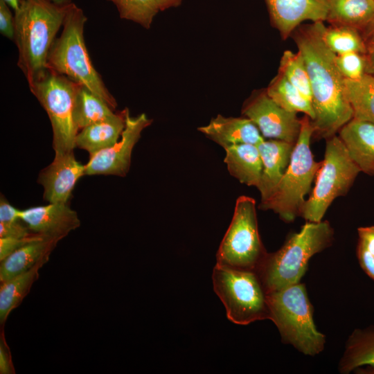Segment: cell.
I'll list each match as a JSON object with an SVG mask.
<instances>
[{"label":"cell","mask_w":374,"mask_h":374,"mask_svg":"<svg viewBox=\"0 0 374 374\" xmlns=\"http://www.w3.org/2000/svg\"><path fill=\"white\" fill-rule=\"evenodd\" d=\"M320 22L294 30V39L310 78L315 115L312 121L314 134L327 139L353 119V113L345 94L344 78L336 64V54L323 42Z\"/></svg>","instance_id":"cell-1"},{"label":"cell","mask_w":374,"mask_h":374,"mask_svg":"<svg viewBox=\"0 0 374 374\" xmlns=\"http://www.w3.org/2000/svg\"><path fill=\"white\" fill-rule=\"evenodd\" d=\"M68 6H59L50 0H22L15 11L17 65L29 86L48 69V55Z\"/></svg>","instance_id":"cell-2"},{"label":"cell","mask_w":374,"mask_h":374,"mask_svg":"<svg viewBox=\"0 0 374 374\" xmlns=\"http://www.w3.org/2000/svg\"><path fill=\"white\" fill-rule=\"evenodd\" d=\"M333 240L328 221H307L278 250L267 253L256 271L267 294L300 283L311 257L330 247Z\"/></svg>","instance_id":"cell-3"},{"label":"cell","mask_w":374,"mask_h":374,"mask_svg":"<svg viewBox=\"0 0 374 374\" xmlns=\"http://www.w3.org/2000/svg\"><path fill=\"white\" fill-rule=\"evenodd\" d=\"M87 19L73 3L69 4L61 35L56 38L47 58V69L64 75L103 99L112 109L114 97L94 68L84 43V28Z\"/></svg>","instance_id":"cell-4"},{"label":"cell","mask_w":374,"mask_h":374,"mask_svg":"<svg viewBox=\"0 0 374 374\" xmlns=\"http://www.w3.org/2000/svg\"><path fill=\"white\" fill-rule=\"evenodd\" d=\"M267 297L269 320L278 328L283 344L305 355L315 356L323 350L326 336L314 324V308L304 284L269 292Z\"/></svg>","instance_id":"cell-5"},{"label":"cell","mask_w":374,"mask_h":374,"mask_svg":"<svg viewBox=\"0 0 374 374\" xmlns=\"http://www.w3.org/2000/svg\"><path fill=\"white\" fill-rule=\"evenodd\" d=\"M314 133L312 120L305 115L301 119L299 138L282 179L273 195L258 206L261 210L273 211L287 223L300 216L305 197L322 163L314 161L311 151L310 140Z\"/></svg>","instance_id":"cell-6"},{"label":"cell","mask_w":374,"mask_h":374,"mask_svg":"<svg viewBox=\"0 0 374 374\" xmlns=\"http://www.w3.org/2000/svg\"><path fill=\"white\" fill-rule=\"evenodd\" d=\"M212 280L230 321L244 326L269 319L267 292L256 271L216 263Z\"/></svg>","instance_id":"cell-7"},{"label":"cell","mask_w":374,"mask_h":374,"mask_svg":"<svg viewBox=\"0 0 374 374\" xmlns=\"http://www.w3.org/2000/svg\"><path fill=\"white\" fill-rule=\"evenodd\" d=\"M360 172L339 136L327 139L314 187L305 201L300 216L308 222H321L334 199L348 193Z\"/></svg>","instance_id":"cell-8"},{"label":"cell","mask_w":374,"mask_h":374,"mask_svg":"<svg viewBox=\"0 0 374 374\" xmlns=\"http://www.w3.org/2000/svg\"><path fill=\"white\" fill-rule=\"evenodd\" d=\"M256 205L251 197H238L231 223L216 253V263L256 272L267 252L259 233Z\"/></svg>","instance_id":"cell-9"},{"label":"cell","mask_w":374,"mask_h":374,"mask_svg":"<svg viewBox=\"0 0 374 374\" xmlns=\"http://www.w3.org/2000/svg\"><path fill=\"white\" fill-rule=\"evenodd\" d=\"M78 84L68 77L47 69L29 86L46 112L53 131L55 153L73 151L78 131L73 121V106Z\"/></svg>","instance_id":"cell-10"},{"label":"cell","mask_w":374,"mask_h":374,"mask_svg":"<svg viewBox=\"0 0 374 374\" xmlns=\"http://www.w3.org/2000/svg\"><path fill=\"white\" fill-rule=\"evenodd\" d=\"M241 112L256 125L263 138L296 143L301 119L297 118L296 113L278 105L265 89L254 91L244 103Z\"/></svg>","instance_id":"cell-11"},{"label":"cell","mask_w":374,"mask_h":374,"mask_svg":"<svg viewBox=\"0 0 374 374\" xmlns=\"http://www.w3.org/2000/svg\"><path fill=\"white\" fill-rule=\"evenodd\" d=\"M153 120L143 113L132 117L127 114L125 127L118 141L113 146L89 157L85 175H105L125 177L131 166L132 153L143 130Z\"/></svg>","instance_id":"cell-12"},{"label":"cell","mask_w":374,"mask_h":374,"mask_svg":"<svg viewBox=\"0 0 374 374\" xmlns=\"http://www.w3.org/2000/svg\"><path fill=\"white\" fill-rule=\"evenodd\" d=\"M86 165L76 160L73 151L55 153L53 161L41 170L37 182L44 187L48 203H68L78 180L85 175Z\"/></svg>","instance_id":"cell-13"},{"label":"cell","mask_w":374,"mask_h":374,"mask_svg":"<svg viewBox=\"0 0 374 374\" xmlns=\"http://www.w3.org/2000/svg\"><path fill=\"white\" fill-rule=\"evenodd\" d=\"M19 217L33 233L59 241L80 226L76 211L68 203H49L20 210Z\"/></svg>","instance_id":"cell-14"},{"label":"cell","mask_w":374,"mask_h":374,"mask_svg":"<svg viewBox=\"0 0 374 374\" xmlns=\"http://www.w3.org/2000/svg\"><path fill=\"white\" fill-rule=\"evenodd\" d=\"M272 24L283 39L304 21L326 20L329 0H265Z\"/></svg>","instance_id":"cell-15"},{"label":"cell","mask_w":374,"mask_h":374,"mask_svg":"<svg viewBox=\"0 0 374 374\" xmlns=\"http://www.w3.org/2000/svg\"><path fill=\"white\" fill-rule=\"evenodd\" d=\"M197 130L224 150L238 144L257 145L264 138L256 125L246 117H225L217 114Z\"/></svg>","instance_id":"cell-16"},{"label":"cell","mask_w":374,"mask_h":374,"mask_svg":"<svg viewBox=\"0 0 374 374\" xmlns=\"http://www.w3.org/2000/svg\"><path fill=\"white\" fill-rule=\"evenodd\" d=\"M294 145L276 139H264L257 145L262 162L261 179L257 188L260 202L267 200L275 192L290 163Z\"/></svg>","instance_id":"cell-17"},{"label":"cell","mask_w":374,"mask_h":374,"mask_svg":"<svg viewBox=\"0 0 374 374\" xmlns=\"http://www.w3.org/2000/svg\"><path fill=\"white\" fill-rule=\"evenodd\" d=\"M339 136L361 172L374 176V123L353 118Z\"/></svg>","instance_id":"cell-18"},{"label":"cell","mask_w":374,"mask_h":374,"mask_svg":"<svg viewBox=\"0 0 374 374\" xmlns=\"http://www.w3.org/2000/svg\"><path fill=\"white\" fill-rule=\"evenodd\" d=\"M340 373L374 374V326L355 329L347 339L339 362Z\"/></svg>","instance_id":"cell-19"},{"label":"cell","mask_w":374,"mask_h":374,"mask_svg":"<svg viewBox=\"0 0 374 374\" xmlns=\"http://www.w3.org/2000/svg\"><path fill=\"white\" fill-rule=\"evenodd\" d=\"M128 112L129 109L125 108L110 118L82 129L75 137L76 147L87 151L91 157L113 146L121 136Z\"/></svg>","instance_id":"cell-20"},{"label":"cell","mask_w":374,"mask_h":374,"mask_svg":"<svg viewBox=\"0 0 374 374\" xmlns=\"http://www.w3.org/2000/svg\"><path fill=\"white\" fill-rule=\"evenodd\" d=\"M58 242L42 236L13 251L1 261V283L26 271L41 261L48 262Z\"/></svg>","instance_id":"cell-21"},{"label":"cell","mask_w":374,"mask_h":374,"mask_svg":"<svg viewBox=\"0 0 374 374\" xmlns=\"http://www.w3.org/2000/svg\"><path fill=\"white\" fill-rule=\"evenodd\" d=\"M224 162L229 174L241 184L258 187L262 162L257 145L238 144L224 149Z\"/></svg>","instance_id":"cell-22"},{"label":"cell","mask_w":374,"mask_h":374,"mask_svg":"<svg viewBox=\"0 0 374 374\" xmlns=\"http://www.w3.org/2000/svg\"><path fill=\"white\" fill-rule=\"evenodd\" d=\"M374 19V0H329L326 20L331 25L358 29Z\"/></svg>","instance_id":"cell-23"},{"label":"cell","mask_w":374,"mask_h":374,"mask_svg":"<svg viewBox=\"0 0 374 374\" xmlns=\"http://www.w3.org/2000/svg\"><path fill=\"white\" fill-rule=\"evenodd\" d=\"M114 114V109L103 99L87 87L78 85L72 114L73 123L78 132Z\"/></svg>","instance_id":"cell-24"},{"label":"cell","mask_w":374,"mask_h":374,"mask_svg":"<svg viewBox=\"0 0 374 374\" xmlns=\"http://www.w3.org/2000/svg\"><path fill=\"white\" fill-rule=\"evenodd\" d=\"M46 261H41L30 269L1 283L0 289V323L3 324L10 312L18 307L28 294L39 271Z\"/></svg>","instance_id":"cell-25"},{"label":"cell","mask_w":374,"mask_h":374,"mask_svg":"<svg viewBox=\"0 0 374 374\" xmlns=\"http://www.w3.org/2000/svg\"><path fill=\"white\" fill-rule=\"evenodd\" d=\"M344 89L353 118L374 123V75L366 73L357 80L344 79Z\"/></svg>","instance_id":"cell-26"},{"label":"cell","mask_w":374,"mask_h":374,"mask_svg":"<svg viewBox=\"0 0 374 374\" xmlns=\"http://www.w3.org/2000/svg\"><path fill=\"white\" fill-rule=\"evenodd\" d=\"M265 89L269 96L283 109L295 113L302 112L312 121L314 119L312 103L280 73H278Z\"/></svg>","instance_id":"cell-27"},{"label":"cell","mask_w":374,"mask_h":374,"mask_svg":"<svg viewBox=\"0 0 374 374\" xmlns=\"http://www.w3.org/2000/svg\"><path fill=\"white\" fill-rule=\"evenodd\" d=\"M322 39L336 55L357 52L366 54L367 47L357 28L340 25L326 26L320 22Z\"/></svg>","instance_id":"cell-28"},{"label":"cell","mask_w":374,"mask_h":374,"mask_svg":"<svg viewBox=\"0 0 374 374\" xmlns=\"http://www.w3.org/2000/svg\"><path fill=\"white\" fill-rule=\"evenodd\" d=\"M278 72L283 74L311 103L312 93L305 60L298 51L287 50L283 53Z\"/></svg>","instance_id":"cell-29"},{"label":"cell","mask_w":374,"mask_h":374,"mask_svg":"<svg viewBox=\"0 0 374 374\" xmlns=\"http://www.w3.org/2000/svg\"><path fill=\"white\" fill-rule=\"evenodd\" d=\"M118 11L121 19L132 21L150 28L154 17L160 11L154 0H108Z\"/></svg>","instance_id":"cell-30"},{"label":"cell","mask_w":374,"mask_h":374,"mask_svg":"<svg viewBox=\"0 0 374 374\" xmlns=\"http://www.w3.org/2000/svg\"><path fill=\"white\" fill-rule=\"evenodd\" d=\"M357 257L363 271L374 280V226L357 229Z\"/></svg>","instance_id":"cell-31"},{"label":"cell","mask_w":374,"mask_h":374,"mask_svg":"<svg viewBox=\"0 0 374 374\" xmlns=\"http://www.w3.org/2000/svg\"><path fill=\"white\" fill-rule=\"evenodd\" d=\"M335 61L344 79L357 80L366 73V59L362 53L349 52L336 55Z\"/></svg>","instance_id":"cell-32"},{"label":"cell","mask_w":374,"mask_h":374,"mask_svg":"<svg viewBox=\"0 0 374 374\" xmlns=\"http://www.w3.org/2000/svg\"><path fill=\"white\" fill-rule=\"evenodd\" d=\"M42 236L34 233L24 238H0V260H3L15 250Z\"/></svg>","instance_id":"cell-33"},{"label":"cell","mask_w":374,"mask_h":374,"mask_svg":"<svg viewBox=\"0 0 374 374\" xmlns=\"http://www.w3.org/2000/svg\"><path fill=\"white\" fill-rule=\"evenodd\" d=\"M33 233L21 219L11 222H0V238H24Z\"/></svg>","instance_id":"cell-34"},{"label":"cell","mask_w":374,"mask_h":374,"mask_svg":"<svg viewBox=\"0 0 374 374\" xmlns=\"http://www.w3.org/2000/svg\"><path fill=\"white\" fill-rule=\"evenodd\" d=\"M0 32L10 39L15 37V19L4 0H0Z\"/></svg>","instance_id":"cell-35"},{"label":"cell","mask_w":374,"mask_h":374,"mask_svg":"<svg viewBox=\"0 0 374 374\" xmlns=\"http://www.w3.org/2000/svg\"><path fill=\"white\" fill-rule=\"evenodd\" d=\"M19 209L12 206L2 195L0 199V222H11L20 219Z\"/></svg>","instance_id":"cell-36"},{"label":"cell","mask_w":374,"mask_h":374,"mask_svg":"<svg viewBox=\"0 0 374 374\" xmlns=\"http://www.w3.org/2000/svg\"><path fill=\"white\" fill-rule=\"evenodd\" d=\"M15 373L8 347L6 344L4 337L0 341V373L10 374Z\"/></svg>","instance_id":"cell-37"},{"label":"cell","mask_w":374,"mask_h":374,"mask_svg":"<svg viewBox=\"0 0 374 374\" xmlns=\"http://www.w3.org/2000/svg\"><path fill=\"white\" fill-rule=\"evenodd\" d=\"M366 73L374 75V39L371 40L366 53Z\"/></svg>","instance_id":"cell-38"},{"label":"cell","mask_w":374,"mask_h":374,"mask_svg":"<svg viewBox=\"0 0 374 374\" xmlns=\"http://www.w3.org/2000/svg\"><path fill=\"white\" fill-rule=\"evenodd\" d=\"M159 10L163 11L170 8L179 6L183 0H154Z\"/></svg>","instance_id":"cell-39"},{"label":"cell","mask_w":374,"mask_h":374,"mask_svg":"<svg viewBox=\"0 0 374 374\" xmlns=\"http://www.w3.org/2000/svg\"><path fill=\"white\" fill-rule=\"evenodd\" d=\"M9 6L14 9L15 11L18 9L22 0H4Z\"/></svg>","instance_id":"cell-40"},{"label":"cell","mask_w":374,"mask_h":374,"mask_svg":"<svg viewBox=\"0 0 374 374\" xmlns=\"http://www.w3.org/2000/svg\"><path fill=\"white\" fill-rule=\"evenodd\" d=\"M368 34L371 37V40L374 39V19L373 21L368 26Z\"/></svg>","instance_id":"cell-41"},{"label":"cell","mask_w":374,"mask_h":374,"mask_svg":"<svg viewBox=\"0 0 374 374\" xmlns=\"http://www.w3.org/2000/svg\"><path fill=\"white\" fill-rule=\"evenodd\" d=\"M53 3L59 6H65L71 3V0H50Z\"/></svg>","instance_id":"cell-42"}]
</instances>
